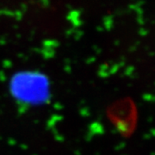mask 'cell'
Wrapping results in <instances>:
<instances>
[{
    "label": "cell",
    "instance_id": "cell-1",
    "mask_svg": "<svg viewBox=\"0 0 155 155\" xmlns=\"http://www.w3.org/2000/svg\"><path fill=\"white\" fill-rule=\"evenodd\" d=\"M11 92L20 101L28 104H41L49 96L47 77L38 72H20L11 79Z\"/></svg>",
    "mask_w": 155,
    "mask_h": 155
}]
</instances>
